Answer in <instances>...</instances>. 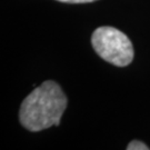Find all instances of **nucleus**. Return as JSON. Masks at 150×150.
Segmentation results:
<instances>
[{"label": "nucleus", "instance_id": "obj_3", "mask_svg": "<svg viewBox=\"0 0 150 150\" xmlns=\"http://www.w3.org/2000/svg\"><path fill=\"white\" fill-rule=\"evenodd\" d=\"M150 148L140 140H132L127 146V150H149Z\"/></svg>", "mask_w": 150, "mask_h": 150}, {"label": "nucleus", "instance_id": "obj_2", "mask_svg": "<svg viewBox=\"0 0 150 150\" xmlns=\"http://www.w3.org/2000/svg\"><path fill=\"white\" fill-rule=\"evenodd\" d=\"M91 45L101 59L113 66L126 67L134 60L132 42L126 33L113 27L97 28L91 36Z\"/></svg>", "mask_w": 150, "mask_h": 150}, {"label": "nucleus", "instance_id": "obj_4", "mask_svg": "<svg viewBox=\"0 0 150 150\" xmlns=\"http://www.w3.org/2000/svg\"><path fill=\"white\" fill-rule=\"evenodd\" d=\"M59 2H64V4H88V2H93L97 0H56Z\"/></svg>", "mask_w": 150, "mask_h": 150}, {"label": "nucleus", "instance_id": "obj_1", "mask_svg": "<svg viewBox=\"0 0 150 150\" xmlns=\"http://www.w3.org/2000/svg\"><path fill=\"white\" fill-rule=\"evenodd\" d=\"M68 105L61 87L52 80L42 82L21 102L19 121L23 128L37 132L52 126H59Z\"/></svg>", "mask_w": 150, "mask_h": 150}]
</instances>
